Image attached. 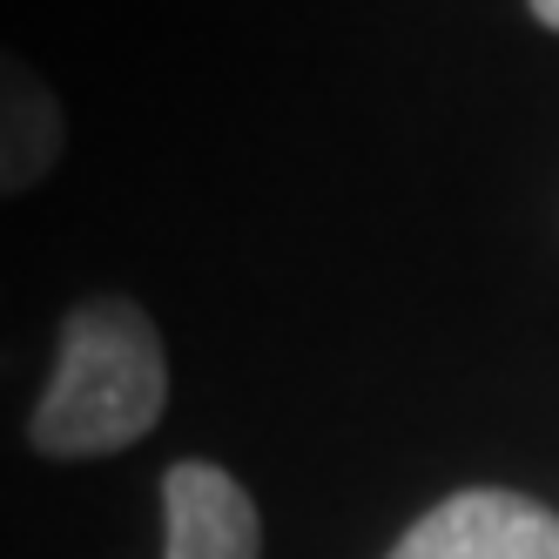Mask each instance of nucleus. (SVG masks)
Masks as SVG:
<instances>
[{
	"label": "nucleus",
	"instance_id": "1",
	"mask_svg": "<svg viewBox=\"0 0 559 559\" xmlns=\"http://www.w3.org/2000/svg\"><path fill=\"white\" fill-rule=\"evenodd\" d=\"M169 412V350L135 297L95 290L55 331L48 384L27 412V445L41 459L82 465L142 445Z\"/></svg>",
	"mask_w": 559,
	"mask_h": 559
},
{
	"label": "nucleus",
	"instance_id": "2",
	"mask_svg": "<svg viewBox=\"0 0 559 559\" xmlns=\"http://www.w3.org/2000/svg\"><path fill=\"white\" fill-rule=\"evenodd\" d=\"M384 559H559V512L512 486H465L418 512Z\"/></svg>",
	"mask_w": 559,
	"mask_h": 559
},
{
	"label": "nucleus",
	"instance_id": "5",
	"mask_svg": "<svg viewBox=\"0 0 559 559\" xmlns=\"http://www.w3.org/2000/svg\"><path fill=\"white\" fill-rule=\"evenodd\" d=\"M526 8H533V21H539V27H552V34H559V0H526Z\"/></svg>",
	"mask_w": 559,
	"mask_h": 559
},
{
	"label": "nucleus",
	"instance_id": "3",
	"mask_svg": "<svg viewBox=\"0 0 559 559\" xmlns=\"http://www.w3.org/2000/svg\"><path fill=\"white\" fill-rule=\"evenodd\" d=\"M163 559H263V512L216 459L163 472Z\"/></svg>",
	"mask_w": 559,
	"mask_h": 559
},
{
	"label": "nucleus",
	"instance_id": "4",
	"mask_svg": "<svg viewBox=\"0 0 559 559\" xmlns=\"http://www.w3.org/2000/svg\"><path fill=\"white\" fill-rule=\"evenodd\" d=\"M68 155V108L27 55L0 48V203L41 189Z\"/></svg>",
	"mask_w": 559,
	"mask_h": 559
}]
</instances>
